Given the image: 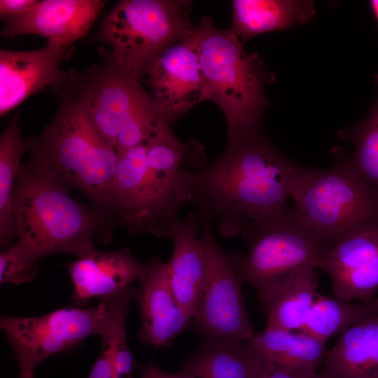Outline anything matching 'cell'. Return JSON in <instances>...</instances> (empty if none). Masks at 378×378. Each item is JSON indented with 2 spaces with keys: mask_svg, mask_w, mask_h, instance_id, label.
Instances as JSON below:
<instances>
[{
  "mask_svg": "<svg viewBox=\"0 0 378 378\" xmlns=\"http://www.w3.org/2000/svg\"><path fill=\"white\" fill-rule=\"evenodd\" d=\"M199 214L191 212L178 220L169 238L173 253L166 262L170 286L180 307L195 321L199 317L202 288L206 272L204 251L198 233Z\"/></svg>",
  "mask_w": 378,
  "mask_h": 378,
  "instance_id": "cell-18",
  "label": "cell"
},
{
  "mask_svg": "<svg viewBox=\"0 0 378 378\" xmlns=\"http://www.w3.org/2000/svg\"><path fill=\"white\" fill-rule=\"evenodd\" d=\"M73 284L72 300L85 307L92 299L117 294L139 280L146 269L128 248L102 251L95 248L66 265Z\"/></svg>",
  "mask_w": 378,
  "mask_h": 378,
  "instance_id": "cell-17",
  "label": "cell"
},
{
  "mask_svg": "<svg viewBox=\"0 0 378 378\" xmlns=\"http://www.w3.org/2000/svg\"><path fill=\"white\" fill-rule=\"evenodd\" d=\"M126 316V313L120 310L108 315L100 335L102 349L88 378H115L113 360L118 341L127 335Z\"/></svg>",
  "mask_w": 378,
  "mask_h": 378,
  "instance_id": "cell-29",
  "label": "cell"
},
{
  "mask_svg": "<svg viewBox=\"0 0 378 378\" xmlns=\"http://www.w3.org/2000/svg\"><path fill=\"white\" fill-rule=\"evenodd\" d=\"M378 378V377H377Z\"/></svg>",
  "mask_w": 378,
  "mask_h": 378,
  "instance_id": "cell-37",
  "label": "cell"
},
{
  "mask_svg": "<svg viewBox=\"0 0 378 378\" xmlns=\"http://www.w3.org/2000/svg\"><path fill=\"white\" fill-rule=\"evenodd\" d=\"M33 261L15 242L0 253L1 284H22L34 280L38 274Z\"/></svg>",
  "mask_w": 378,
  "mask_h": 378,
  "instance_id": "cell-30",
  "label": "cell"
},
{
  "mask_svg": "<svg viewBox=\"0 0 378 378\" xmlns=\"http://www.w3.org/2000/svg\"><path fill=\"white\" fill-rule=\"evenodd\" d=\"M338 155L328 169L302 167L290 195L298 222L332 246L351 231L378 223V192L362 179L348 156Z\"/></svg>",
  "mask_w": 378,
  "mask_h": 378,
  "instance_id": "cell-5",
  "label": "cell"
},
{
  "mask_svg": "<svg viewBox=\"0 0 378 378\" xmlns=\"http://www.w3.org/2000/svg\"><path fill=\"white\" fill-rule=\"evenodd\" d=\"M115 377H132V372L136 364L130 349L127 335L118 341L113 360Z\"/></svg>",
  "mask_w": 378,
  "mask_h": 378,
  "instance_id": "cell-31",
  "label": "cell"
},
{
  "mask_svg": "<svg viewBox=\"0 0 378 378\" xmlns=\"http://www.w3.org/2000/svg\"><path fill=\"white\" fill-rule=\"evenodd\" d=\"M104 58L84 73L71 74L94 127L115 148L123 123L150 94L139 79L119 66L108 52Z\"/></svg>",
  "mask_w": 378,
  "mask_h": 378,
  "instance_id": "cell-11",
  "label": "cell"
},
{
  "mask_svg": "<svg viewBox=\"0 0 378 378\" xmlns=\"http://www.w3.org/2000/svg\"><path fill=\"white\" fill-rule=\"evenodd\" d=\"M195 38L204 84V99L221 109L231 140L261 130L269 102L264 92L274 74L254 53H247L230 29L217 28L204 16L196 26Z\"/></svg>",
  "mask_w": 378,
  "mask_h": 378,
  "instance_id": "cell-4",
  "label": "cell"
},
{
  "mask_svg": "<svg viewBox=\"0 0 378 378\" xmlns=\"http://www.w3.org/2000/svg\"><path fill=\"white\" fill-rule=\"evenodd\" d=\"M71 46L48 41L40 49L0 50V115H4L30 96L54 85L59 64Z\"/></svg>",
  "mask_w": 378,
  "mask_h": 378,
  "instance_id": "cell-16",
  "label": "cell"
},
{
  "mask_svg": "<svg viewBox=\"0 0 378 378\" xmlns=\"http://www.w3.org/2000/svg\"><path fill=\"white\" fill-rule=\"evenodd\" d=\"M52 87L58 110L40 134L24 139L29 154L26 164L43 178L82 192L120 225L113 197L118 153L94 127L71 73L62 72Z\"/></svg>",
  "mask_w": 378,
  "mask_h": 378,
  "instance_id": "cell-2",
  "label": "cell"
},
{
  "mask_svg": "<svg viewBox=\"0 0 378 378\" xmlns=\"http://www.w3.org/2000/svg\"><path fill=\"white\" fill-rule=\"evenodd\" d=\"M146 76L151 96L169 123L204 101L195 34L165 49Z\"/></svg>",
  "mask_w": 378,
  "mask_h": 378,
  "instance_id": "cell-13",
  "label": "cell"
},
{
  "mask_svg": "<svg viewBox=\"0 0 378 378\" xmlns=\"http://www.w3.org/2000/svg\"><path fill=\"white\" fill-rule=\"evenodd\" d=\"M378 315V299L360 304L318 293L301 331L324 342L332 336Z\"/></svg>",
  "mask_w": 378,
  "mask_h": 378,
  "instance_id": "cell-26",
  "label": "cell"
},
{
  "mask_svg": "<svg viewBox=\"0 0 378 378\" xmlns=\"http://www.w3.org/2000/svg\"><path fill=\"white\" fill-rule=\"evenodd\" d=\"M251 378H264L263 376L261 374L260 372L259 371L258 366L257 357H256L255 365Z\"/></svg>",
  "mask_w": 378,
  "mask_h": 378,
  "instance_id": "cell-35",
  "label": "cell"
},
{
  "mask_svg": "<svg viewBox=\"0 0 378 378\" xmlns=\"http://www.w3.org/2000/svg\"><path fill=\"white\" fill-rule=\"evenodd\" d=\"M190 1L123 0L106 14L98 38L110 46L112 59L139 78L146 76L160 55L195 32Z\"/></svg>",
  "mask_w": 378,
  "mask_h": 378,
  "instance_id": "cell-6",
  "label": "cell"
},
{
  "mask_svg": "<svg viewBox=\"0 0 378 378\" xmlns=\"http://www.w3.org/2000/svg\"><path fill=\"white\" fill-rule=\"evenodd\" d=\"M301 167L261 130L228 140L216 160L188 173L190 203L206 209L221 234L236 236L286 208Z\"/></svg>",
  "mask_w": 378,
  "mask_h": 378,
  "instance_id": "cell-1",
  "label": "cell"
},
{
  "mask_svg": "<svg viewBox=\"0 0 378 378\" xmlns=\"http://www.w3.org/2000/svg\"><path fill=\"white\" fill-rule=\"evenodd\" d=\"M377 93L365 118L340 132L341 138L353 142L354 150L349 160L358 175L378 192V76Z\"/></svg>",
  "mask_w": 378,
  "mask_h": 378,
  "instance_id": "cell-27",
  "label": "cell"
},
{
  "mask_svg": "<svg viewBox=\"0 0 378 378\" xmlns=\"http://www.w3.org/2000/svg\"><path fill=\"white\" fill-rule=\"evenodd\" d=\"M370 5L372 13L378 23V0H372L370 1Z\"/></svg>",
  "mask_w": 378,
  "mask_h": 378,
  "instance_id": "cell-34",
  "label": "cell"
},
{
  "mask_svg": "<svg viewBox=\"0 0 378 378\" xmlns=\"http://www.w3.org/2000/svg\"><path fill=\"white\" fill-rule=\"evenodd\" d=\"M319 275L310 270L262 304L268 328L301 331L318 295Z\"/></svg>",
  "mask_w": 378,
  "mask_h": 378,
  "instance_id": "cell-25",
  "label": "cell"
},
{
  "mask_svg": "<svg viewBox=\"0 0 378 378\" xmlns=\"http://www.w3.org/2000/svg\"><path fill=\"white\" fill-rule=\"evenodd\" d=\"M263 361L290 370L317 373L328 354L326 342L302 331L265 328L246 341Z\"/></svg>",
  "mask_w": 378,
  "mask_h": 378,
  "instance_id": "cell-21",
  "label": "cell"
},
{
  "mask_svg": "<svg viewBox=\"0 0 378 378\" xmlns=\"http://www.w3.org/2000/svg\"><path fill=\"white\" fill-rule=\"evenodd\" d=\"M134 288L141 323L137 337L145 344L168 347L195 321L177 302L169 284L166 262L153 256Z\"/></svg>",
  "mask_w": 378,
  "mask_h": 378,
  "instance_id": "cell-14",
  "label": "cell"
},
{
  "mask_svg": "<svg viewBox=\"0 0 378 378\" xmlns=\"http://www.w3.org/2000/svg\"><path fill=\"white\" fill-rule=\"evenodd\" d=\"M231 2L230 30L243 46L258 34L304 24L315 13L312 1L234 0Z\"/></svg>",
  "mask_w": 378,
  "mask_h": 378,
  "instance_id": "cell-20",
  "label": "cell"
},
{
  "mask_svg": "<svg viewBox=\"0 0 378 378\" xmlns=\"http://www.w3.org/2000/svg\"><path fill=\"white\" fill-rule=\"evenodd\" d=\"M318 268L330 277L335 298L372 300L378 291V223L362 225L337 240Z\"/></svg>",
  "mask_w": 378,
  "mask_h": 378,
  "instance_id": "cell-12",
  "label": "cell"
},
{
  "mask_svg": "<svg viewBox=\"0 0 378 378\" xmlns=\"http://www.w3.org/2000/svg\"><path fill=\"white\" fill-rule=\"evenodd\" d=\"M148 166L169 178L186 182L187 174L206 165L204 147L196 140L181 141L172 132L169 123L162 122L146 144Z\"/></svg>",
  "mask_w": 378,
  "mask_h": 378,
  "instance_id": "cell-24",
  "label": "cell"
},
{
  "mask_svg": "<svg viewBox=\"0 0 378 378\" xmlns=\"http://www.w3.org/2000/svg\"><path fill=\"white\" fill-rule=\"evenodd\" d=\"M113 197L120 225L158 237H170L180 209L190 203L186 182L150 168L146 144L118 153Z\"/></svg>",
  "mask_w": 378,
  "mask_h": 378,
  "instance_id": "cell-8",
  "label": "cell"
},
{
  "mask_svg": "<svg viewBox=\"0 0 378 378\" xmlns=\"http://www.w3.org/2000/svg\"><path fill=\"white\" fill-rule=\"evenodd\" d=\"M38 1L35 0H1V19L26 13L35 6Z\"/></svg>",
  "mask_w": 378,
  "mask_h": 378,
  "instance_id": "cell-32",
  "label": "cell"
},
{
  "mask_svg": "<svg viewBox=\"0 0 378 378\" xmlns=\"http://www.w3.org/2000/svg\"><path fill=\"white\" fill-rule=\"evenodd\" d=\"M64 186L43 178L21 164L13 198L16 243L34 262L69 253L78 258L113 240L115 223L94 206L73 198Z\"/></svg>",
  "mask_w": 378,
  "mask_h": 378,
  "instance_id": "cell-3",
  "label": "cell"
},
{
  "mask_svg": "<svg viewBox=\"0 0 378 378\" xmlns=\"http://www.w3.org/2000/svg\"><path fill=\"white\" fill-rule=\"evenodd\" d=\"M323 363L319 378H377L378 315L344 330Z\"/></svg>",
  "mask_w": 378,
  "mask_h": 378,
  "instance_id": "cell-19",
  "label": "cell"
},
{
  "mask_svg": "<svg viewBox=\"0 0 378 378\" xmlns=\"http://www.w3.org/2000/svg\"><path fill=\"white\" fill-rule=\"evenodd\" d=\"M93 307H62L37 317L3 316L0 328L15 354L18 378H35L38 366L56 354L101 335L108 316L104 300Z\"/></svg>",
  "mask_w": 378,
  "mask_h": 378,
  "instance_id": "cell-10",
  "label": "cell"
},
{
  "mask_svg": "<svg viewBox=\"0 0 378 378\" xmlns=\"http://www.w3.org/2000/svg\"><path fill=\"white\" fill-rule=\"evenodd\" d=\"M115 378H132V377H115Z\"/></svg>",
  "mask_w": 378,
  "mask_h": 378,
  "instance_id": "cell-36",
  "label": "cell"
},
{
  "mask_svg": "<svg viewBox=\"0 0 378 378\" xmlns=\"http://www.w3.org/2000/svg\"><path fill=\"white\" fill-rule=\"evenodd\" d=\"M255 363L246 341L204 338L181 372L189 378H251Z\"/></svg>",
  "mask_w": 378,
  "mask_h": 378,
  "instance_id": "cell-22",
  "label": "cell"
},
{
  "mask_svg": "<svg viewBox=\"0 0 378 378\" xmlns=\"http://www.w3.org/2000/svg\"><path fill=\"white\" fill-rule=\"evenodd\" d=\"M27 152L16 113L0 136V246L5 251L17 237L13 198L21 158Z\"/></svg>",
  "mask_w": 378,
  "mask_h": 378,
  "instance_id": "cell-23",
  "label": "cell"
},
{
  "mask_svg": "<svg viewBox=\"0 0 378 378\" xmlns=\"http://www.w3.org/2000/svg\"><path fill=\"white\" fill-rule=\"evenodd\" d=\"M140 378H189L182 372L169 373L160 369L154 363L136 365Z\"/></svg>",
  "mask_w": 378,
  "mask_h": 378,
  "instance_id": "cell-33",
  "label": "cell"
},
{
  "mask_svg": "<svg viewBox=\"0 0 378 378\" xmlns=\"http://www.w3.org/2000/svg\"><path fill=\"white\" fill-rule=\"evenodd\" d=\"M241 234L248 244L239 272L244 284L258 290L261 304L306 272L316 269L332 245L296 219L293 209L247 224Z\"/></svg>",
  "mask_w": 378,
  "mask_h": 378,
  "instance_id": "cell-7",
  "label": "cell"
},
{
  "mask_svg": "<svg viewBox=\"0 0 378 378\" xmlns=\"http://www.w3.org/2000/svg\"><path fill=\"white\" fill-rule=\"evenodd\" d=\"M100 0L38 1L29 11L1 19V36L36 34L48 41L71 44L90 29L104 6Z\"/></svg>",
  "mask_w": 378,
  "mask_h": 378,
  "instance_id": "cell-15",
  "label": "cell"
},
{
  "mask_svg": "<svg viewBox=\"0 0 378 378\" xmlns=\"http://www.w3.org/2000/svg\"><path fill=\"white\" fill-rule=\"evenodd\" d=\"M198 208L206 272L195 326L206 339L247 341L255 331L241 289L239 264L243 254L228 253L220 247L212 232L209 214Z\"/></svg>",
  "mask_w": 378,
  "mask_h": 378,
  "instance_id": "cell-9",
  "label": "cell"
},
{
  "mask_svg": "<svg viewBox=\"0 0 378 378\" xmlns=\"http://www.w3.org/2000/svg\"><path fill=\"white\" fill-rule=\"evenodd\" d=\"M162 122H168L150 94L123 123L115 146L116 152L146 144Z\"/></svg>",
  "mask_w": 378,
  "mask_h": 378,
  "instance_id": "cell-28",
  "label": "cell"
}]
</instances>
